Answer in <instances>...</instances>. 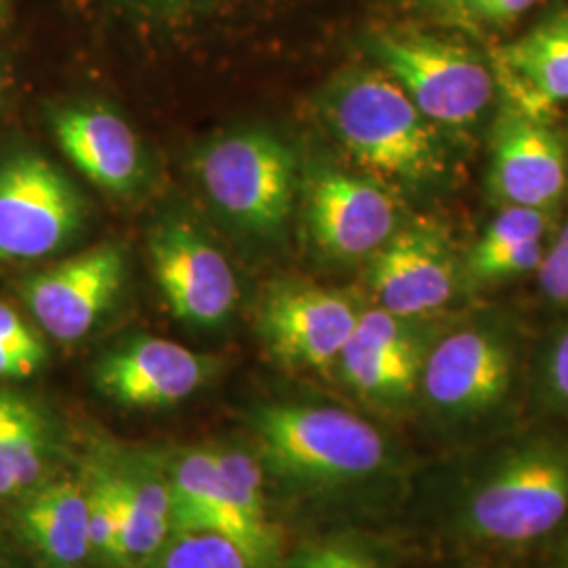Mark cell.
Instances as JSON below:
<instances>
[{
	"label": "cell",
	"mask_w": 568,
	"mask_h": 568,
	"mask_svg": "<svg viewBox=\"0 0 568 568\" xmlns=\"http://www.w3.org/2000/svg\"><path fill=\"white\" fill-rule=\"evenodd\" d=\"M453 535L469 548L518 551L568 527V438L532 434L476 459L450 501Z\"/></svg>",
	"instance_id": "obj_1"
},
{
	"label": "cell",
	"mask_w": 568,
	"mask_h": 568,
	"mask_svg": "<svg viewBox=\"0 0 568 568\" xmlns=\"http://www.w3.org/2000/svg\"><path fill=\"white\" fill-rule=\"evenodd\" d=\"M323 116L345 152L373 175L394 182H432L443 171L434 122L387 72L356 70L328 87Z\"/></svg>",
	"instance_id": "obj_2"
},
{
	"label": "cell",
	"mask_w": 568,
	"mask_h": 568,
	"mask_svg": "<svg viewBox=\"0 0 568 568\" xmlns=\"http://www.w3.org/2000/svg\"><path fill=\"white\" fill-rule=\"evenodd\" d=\"M253 424L270 467L305 487L361 485L389 462L384 434L337 406H264Z\"/></svg>",
	"instance_id": "obj_3"
},
{
	"label": "cell",
	"mask_w": 568,
	"mask_h": 568,
	"mask_svg": "<svg viewBox=\"0 0 568 568\" xmlns=\"http://www.w3.org/2000/svg\"><path fill=\"white\" fill-rule=\"evenodd\" d=\"M194 175L230 224L257 239L283 232L295 196V159L272 131L239 129L204 143Z\"/></svg>",
	"instance_id": "obj_4"
},
{
	"label": "cell",
	"mask_w": 568,
	"mask_h": 568,
	"mask_svg": "<svg viewBox=\"0 0 568 568\" xmlns=\"http://www.w3.org/2000/svg\"><path fill=\"white\" fill-rule=\"evenodd\" d=\"M368 47L434 124L476 121L493 98V72L462 44L419 32H377Z\"/></svg>",
	"instance_id": "obj_5"
},
{
	"label": "cell",
	"mask_w": 568,
	"mask_h": 568,
	"mask_svg": "<svg viewBox=\"0 0 568 568\" xmlns=\"http://www.w3.org/2000/svg\"><path fill=\"white\" fill-rule=\"evenodd\" d=\"M514 386L508 342L485 326L448 333L427 352L422 382L429 410L448 429H469L495 417Z\"/></svg>",
	"instance_id": "obj_6"
},
{
	"label": "cell",
	"mask_w": 568,
	"mask_h": 568,
	"mask_svg": "<svg viewBox=\"0 0 568 568\" xmlns=\"http://www.w3.org/2000/svg\"><path fill=\"white\" fill-rule=\"evenodd\" d=\"M87 203L41 154L18 152L0 163V262L39 260L77 239Z\"/></svg>",
	"instance_id": "obj_7"
},
{
	"label": "cell",
	"mask_w": 568,
	"mask_h": 568,
	"mask_svg": "<svg viewBox=\"0 0 568 568\" xmlns=\"http://www.w3.org/2000/svg\"><path fill=\"white\" fill-rule=\"evenodd\" d=\"M148 255L171 312L187 325L217 326L239 302L236 274L199 225L166 215L148 234Z\"/></svg>",
	"instance_id": "obj_8"
},
{
	"label": "cell",
	"mask_w": 568,
	"mask_h": 568,
	"mask_svg": "<svg viewBox=\"0 0 568 568\" xmlns=\"http://www.w3.org/2000/svg\"><path fill=\"white\" fill-rule=\"evenodd\" d=\"M361 312L333 288L274 283L262 297L257 326L272 356L293 368L321 371L337 365Z\"/></svg>",
	"instance_id": "obj_9"
},
{
	"label": "cell",
	"mask_w": 568,
	"mask_h": 568,
	"mask_svg": "<svg viewBox=\"0 0 568 568\" xmlns=\"http://www.w3.org/2000/svg\"><path fill=\"white\" fill-rule=\"evenodd\" d=\"M124 267L121 246L105 243L32 274L21 284V297L51 337L77 342L116 302Z\"/></svg>",
	"instance_id": "obj_10"
},
{
	"label": "cell",
	"mask_w": 568,
	"mask_h": 568,
	"mask_svg": "<svg viewBox=\"0 0 568 568\" xmlns=\"http://www.w3.org/2000/svg\"><path fill=\"white\" fill-rule=\"evenodd\" d=\"M305 220L331 257L361 260L379 251L396 232V204L377 183L323 169L305 187Z\"/></svg>",
	"instance_id": "obj_11"
},
{
	"label": "cell",
	"mask_w": 568,
	"mask_h": 568,
	"mask_svg": "<svg viewBox=\"0 0 568 568\" xmlns=\"http://www.w3.org/2000/svg\"><path fill=\"white\" fill-rule=\"evenodd\" d=\"M490 192L506 206L548 211L567 190V154L539 119L508 108L493 129Z\"/></svg>",
	"instance_id": "obj_12"
},
{
	"label": "cell",
	"mask_w": 568,
	"mask_h": 568,
	"mask_svg": "<svg viewBox=\"0 0 568 568\" xmlns=\"http://www.w3.org/2000/svg\"><path fill=\"white\" fill-rule=\"evenodd\" d=\"M368 283L384 310L417 318L453 300L457 274L445 239L434 227L410 225L373 253Z\"/></svg>",
	"instance_id": "obj_13"
},
{
	"label": "cell",
	"mask_w": 568,
	"mask_h": 568,
	"mask_svg": "<svg viewBox=\"0 0 568 568\" xmlns=\"http://www.w3.org/2000/svg\"><path fill=\"white\" fill-rule=\"evenodd\" d=\"M209 363L187 347L159 337H135L108 352L95 366V384L122 406L178 405L206 379Z\"/></svg>",
	"instance_id": "obj_14"
},
{
	"label": "cell",
	"mask_w": 568,
	"mask_h": 568,
	"mask_svg": "<svg viewBox=\"0 0 568 568\" xmlns=\"http://www.w3.org/2000/svg\"><path fill=\"white\" fill-rule=\"evenodd\" d=\"M51 129L63 154L105 192L131 196L145 180L142 143L133 126L108 105H61L51 114Z\"/></svg>",
	"instance_id": "obj_15"
},
{
	"label": "cell",
	"mask_w": 568,
	"mask_h": 568,
	"mask_svg": "<svg viewBox=\"0 0 568 568\" xmlns=\"http://www.w3.org/2000/svg\"><path fill=\"white\" fill-rule=\"evenodd\" d=\"M406 321L384 307L361 312L337 358L345 384L361 396L400 403L419 387L427 352Z\"/></svg>",
	"instance_id": "obj_16"
},
{
	"label": "cell",
	"mask_w": 568,
	"mask_h": 568,
	"mask_svg": "<svg viewBox=\"0 0 568 568\" xmlns=\"http://www.w3.org/2000/svg\"><path fill=\"white\" fill-rule=\"evenodd\" d=\"M499 79L514 108L532 119L568 102V11L556 13L499 51Z\"/></svg>",
	"instance_id": "obj_17"
},
{
	"label": "cell",
	"mask_w": 568,
	"mask_h": 568,
	"mask_svg": "<svg viewBox=\"0 0 568 568\" xmlns=\"http://www.w3.org/2000/svg\"><path fill=\"white\" fill-rule=\"evenodd\" d=\"M119 508V554L122 565H142L163 548L171 535V497L166 476L152 467L129 466L108 471Z\"/></svg>",
	"instance_id": "obj_18"
},
{
	"label": "cell",
	"mask_w": 568,
	"mask_h": 568,
	"mask_svg": "<svg viewBox=\"0 0 568 568\" xmlns=\"http://www.w3.org/2000/svg\"><path fill=\"white\" fill-rule=\"evenodd\" d=\"M20 527L51 565H79L91 554L87 488L61 480L37 490L20 509Z\"/></svg>",
	"instance_id": "obj_19"
},
{
	"label": "cell",
	"mask_w": 568,
	"mask_h": 568,
	"mask_svg": "<svg viewBox=\"0 0 568 568\" xmlns=\"http://www.w3.org/2000/svg\"><path fill=\"white\" fill-rule=\"evenodd\" d=\"M166 483L171 535L211 530L234 541V518L215 450L185 453L169 467Z\"/></svg>",
	"instance_id": "obj_20"
},
{
	"label": "cell",
	"mask_w": 568,
	"mask_h": 568,
	"mask_svg": "<svg viewBox=\"0 0 568 568\" xmlns=\"http://www.w3.org/2000/svg\"><path fill=\"white\" fill-rule=\"evenodd\" d=\"M47 429L41 413L13 392H0V499L41 480Z\"/></svg>",
	"instance_id": "obj_21"
},
{
	"label": "cell",
	"mask_w": 568,
	"mask_h": 568,
	"mask_svg": "<svg viewBox=\"0 0 568 568\" xmlns=\"http://www.w3.org/2000/svg\"><path fill=\"white\" fill-rule=\"evenodd\" d=\"M215 453L234 518V541L248 556L253 567H267L274 556L276 535L265 514L262 469L253 457L241 450Z\"/></svg>",
	"instance_id": "obj_22"
},
{
	"label": "cell",
	"mask_w": 568,
	"mask_h": 568,
	"mask_svg": "<svg viewBox=\"0 0 568 568\" xmlns=\"http://www.w3.org/2000/svg\"><path fill=\"white\" fill-rule=\"evenodd\" d=\"M159 568H255L232 539L220 532H175L164 546Z\"/></svg>",
	"instance_id": "obj_23"
},
{
	"label": "cell",
	"mask_w": 568,
	"mask_h": 568,
	"mask_svg": "<svg viewBox=\"0 0 568 568\" xmlns=\"http://www.w3.org/2000/svg\"><path fill=\"white\" fill-rule=\"evenodd\" d=\"M546 227V211L528 206H506V211L495 217V222L488 225L483 239L474 246L469 255V267L493 260L501 253H508L523 244L541 241Z\"/></svg>",
	"instance_id": "obj_24"
},
{
	"label": "cell",
	"mask_w": 568,
	"mask_h": 568,
	"mask_svg": "<svg viewBox=\"0 0 568 568\" xmlns=\"http://www.w3.org/2000/svg\"><path fill=\"white\" fill-rule=\"evenodd\" d=\"M89 501V541L91 551L105 560H116L119 554V508L108 471H98L87 487Z\"/></svg>",
	"instance_id": "obj_25"
},
{
	"label": "cell",
	"mask_w": 568,
	"mask_h": 568,
	"mask_svg": "<svg viewBox=\"0 0 568 568\" xmlns=\"http://www.w3.org/2000/svg\"><path fill=\"white\" fill-rule=\"evenodd\" d=\"M288 568H382L377 558L352 544H323L302 551Z\"/></svg>",
	"instance_id": "obj_26"
},
{
	"label": "cell",
	"mask_w": 568,
	"mask_h": 568,
	"mask_svg": "<svg viewBox=\"0 0 568 568\" xmlns=\"http://www.w3.org/2000/svg\"><path fill=\"white\" fill-rule=\"evenodd\" d=\"M541 260H544L541 241H532L518 248H511L508 253H501L493 260H487L483 264L471 265L469 270L480 281H501V278L518 276L539 267Z\"/></svg>",
	"instance_id": "obj_27"
},
{
	"label": "cell",
	"mask_w": 568,
	"mask_h": 568,
	"mask_svg": "<svg viewBox=\"0 0 568 568\" xmlns=\"http://www.w3.org/2000/svg\"><path fill=\"white\" fill-rule=\"evenodd\" d=\"M0 344L7 345L21 358L39 366L44 361V345L34 331L21 321L20 314L11 305L0 302Z\"/></svg>",
	"instance_id": "obj_28"
},
{
	"label": "cell",
	"mask_w": 568,
	"mask_h": 568,
	"mask_svg": "<svg viewBox=\"0 0 568 568\" xmlns=\"http://www.w3.org/2000/svg\"><path fill=\"white\" fill-rule=\"evenodd\" d=\"M539 283L551 302L568 304V224L539 264Z\"/></svg>",
	"instance_id": "obj_29"
},
{
	"label": "cell",
	"mask_w": 568,
	"mask_h": 568,
	"mask_svg": "<svg viewBox=\"0 0 568 568\" xmlns=\"http://www.w3.org/2000/svg\"><path fill=\"white\" fill-rule=\"evenodd\" d=\"M544 384L551 405L568 410V326L549 347Z\"/></svg>",
	"instance_id": "obj_30"
},
{
	"label": "cell",
	"mask_w": 568,
	"mask_h": 568,
	"mask_svg": "<svg viewBox=\"0 0 568 568\" xmlns=\"http://www.w3.org/2000/svg\"><path fill=\"white\" fill-rule=\"evenodd\" d=\"M467 9L488 21H509L523 13L537 2V0H459Z\"/></svg>",
	"instance_id": "obj_31"
},
{
	"label": "cell",
	"mask_w": 568,
	"mask_h": 568,
	"mask_svg": "<svg viewBox=\"0 0 568 568\" xmlns=\"http://www.w3.org/2000/svg\"><path fill=\"white\" fill-rule=\"evenodd\" d=\"M39 366L32 365L30 361L21 358L13 349L0 344V377H26L34 373Z\"/></svg>",
	"instance_id": "obj_32"
},
{
	"label": "cell",
	"mask_w": 568,
	"mask_h": 568,
	"mask_svg": "<svg viewBox=\"0 0 568 568\" xmlns=\"http://www.w3.org/2000/svg\"><path fill=\"white\" fill-rule=\"evenodd\" d=\"M541 568H568V537L560 541V546L546 560Z\"/></svg>",
	"instance_id": "obj_33"
},
{
	"label": "cell",
	"mask_w": 568,
	"mask_h": 568,
	"mask_svg": "<svg viewBox=\"0 0 568 568\" xmlns=\"http://www.w3.org/2000/svg\"><path fill=\"white\" fill-rule=\"evenodd\" d=\"M424 2H427V4H448L450 0H424ZM459 2V0H457Z\"/></svg>",
	"instance_id": "obj_34"
},
{
	"label": "cell",
	"mask_w": 568,
	"mask_h": 568,
	"mask_svg": "<svg viewBox=\"0 0 568 568\" xmlns=\"http://www.w3.org/2000/svg\"><path fill=\"white\" fill-rule=\"evenodd\" d=\"M0 7H2V0H0Z\"/></svg>",
	"instance_id": "obj_35"
}]
</instances>
